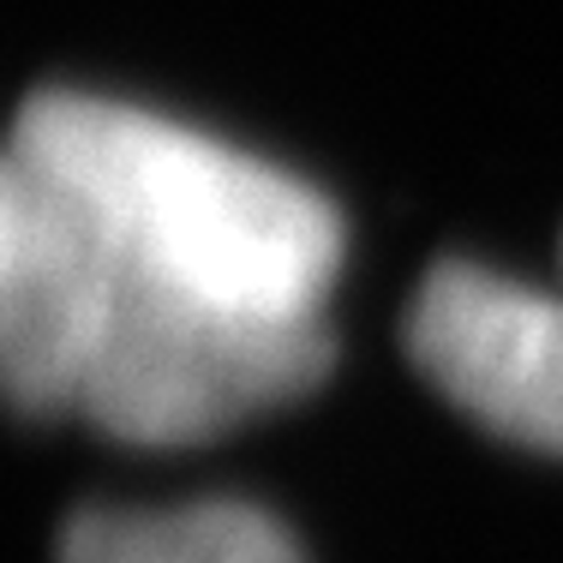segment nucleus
<instances>
[{"label": "nucleus", "mask_w": 563, "mask_h": 563, "mask_svg": "<svg viewBox=\"0 0 563 563\" xmlns=\"http://www.w3.org/2000/svg\"><path fill=\"white\" fill-rule=\"evenodd\" d=\"M114 276V252L48 186L43 222L0 264V401L12 413L78 408V384H85V366L97 354Z\"/></svg>", "instance_id": "20e7f679"}, {"label": "nucleus", "mask_w": 563, "mask_h": 563, "mask_svg": "<svg viewBox=\"0 0 563 563\" xmlns=\"http://www.w3.org/2000/svg\"><path fill=\"white\" fill-rule=\"evenodd\" d=\"M324 312H246L163 288L120 264L97 354L78 384V420L114 444H210L330 378Z\"/></svg>", "instance_id": "f03ea898"}, {"label": "nucleus", "mask_w": 563, "mask_h": 563, "mask_svg": "<svg viewBox=\"0 0 563 563\" xmlns=\"http://www.w3.org/2000/svg\"><path fill=\"white\" fill-rule=\"evenodd\" d=\"M408 354L432 390L521 450L563 455V300L479 264H432L408 306Z\"/></svg>", "instance_id": "7ed1b4c3"}, {"label": "nucleus", "mask_w": 563, "mask_h": 563, "mask_svg": "<svg viewBox=\"0 0 563 563\" xmlns=\"http://www.w3.org/2000/svg\"><path fill=\"white\" fill-rule=\"evenodd\" d=\"M43 205H48V186L31 174L19 151H0V264L31 240V228L43 222Z\"/></svg>", "instance_id": "423d86ee"}, {"label": "nucleus", "mask_w": 563, "mask_h": 563, "mask_svg": "<svg viewBox=\"0 0 563 563\" xmlns=\"http://www.w3.org/2000/svg\"><path fill=\"white\" fill-rule=\"evenodd\" d=\"M60 563H306V552L271 509L198 498L168 509H78L60 533Z\"/></svg>", "instance_id": "39448f33"}, {"label": "nucleus", "mask_w": 563, "mask_h": 563, "mask_svg": "<svg viewBox=\"0 0 563 563\" xmlns=\"http://www.w3.org/2000/svg\"><path fill=\"white\" fill-rule=\"evenodd\" d=\"M12 151L132 276L246 312H318L336 282V205L180 120L43 90L24 102Z\"/></svg>", "instance_id": "f257e3e1"}]
</instances>
